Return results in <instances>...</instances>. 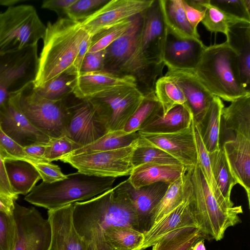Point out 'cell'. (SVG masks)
<instances>
[{
    "instance_id": "6f0895ef",
    "label": "cell",
    "mask_w": 250,
    "mask_h": 250,
    "mask_svg": "<svg viewBox=\"0 0 250 250\" xmlns=\"http://www.w3.org/2000/svg\"><path fill=\"white\" fill-rule=\"evenodd\" d=\"M17 197L11 196L0 191V211L13 215Z\"/></svg>"
},
{
    "instance_id": "b9f144b4",
    "label": "cell",
    "mask_w": 250,
    "mask_h": 250,
    "mask_svg": "<svg viewBox=\"0 0 250 250\" xmlns=\"http://www.w3.org/2000/svg\"><path fill=\"white\" fill-rule=\"evenodd\" d=\"M205 7V14L201 22L206 29L211 33H221L227 36L231 25L242 21L210 4L209 0L206 3Z\"/></svg>"
},
{
    "instance_id": "8fae6325",
    "label": "cell",
    "mask_w": 250,
    "mask_h": 250,
    "mask_svg": "<svg viewBox=\"0 0 250 250\" xmlns=\"http://www.w3.org/2000/svg\"><path fill=\"white\" fill-rule=\"evenodd\" d=\"M138 139L130 145L121 148L89 154L66 155L59 160L69 164L78 172L88 175L114 178L130 175L134 168L131 158Z\"/></svg>"
},
{
    "instance_id": "680465c9",
    "label": "cell",
    "mask_w": 250,
    "mask_h": 250,
    "mask_svg": "<svg viewBox=\"0 0 250 250\" xmlns=\"http://www.w3.org/2000/svg\"><path fill=\"white\" fill-rule=\"evenodd\" d=\"M89 250H110L102 234H93L87 241Z\"/></svg>"
},
{
    "instance_id": "c3c4849f",
    "label": "cell",
    "mask_w": 250,
    "mask_h": 250,
    "mask_svg": "<svg viewBox=\"0 0 250 250\" xmlns=\"http://www.w3.org/2000/svg\"><path fill=\"white\" fill-rule=\"evenodd\" d=\"M209 2L229 15L250 22V10L244 0H209Z\"/></svg>"
},
{
    "instance_id": "6da1fadb",
    "label": "cell",
    "mask_w": 250,
    "mask_h": 250,
    "mask_svg": "<svg viewBox=\"0 0 250 250\" xmlns=\"http://www.w3.org/2000/svg\"><path fill=\"white\" fill-rule=\"evenodd\" d=\"M143 14L133 17L129 28L105 49L104 70L132 77L144 95L154 91L156 81L163 76L165 64L148 61L143 53L140 39Z\"/></svg>"
},
{
    "instance_id": "d590c367",
    "label": "cell",
    "mask_w": 250,
    "mask_h": 250,
    "mask_svg": "<svg viewBox=\"0 0 250 250\" xmlns=\"http://www.w3.org/2000/svg\"><path fill=\"white\" fill-rule=\"evenodd\" d=\"M211 168L216 185L223 198L232 202L230 194L233 187L237 184L229 168L223 149L209 153Z\"/></svg>"
},
{
    "instance_id": "7bdbcfd3",
    "label": "cell",
    "mask_w": 250,
    "mask_h": 250,
    "mask_svg": "<svg viewBox=\"0 0 250 250\" xmlns=\"http://www.w3.org/2000/svg\"><path fill=\"white\" fill-rule=\"evenodd\" d=\"M132 18L103 29L92 35L88 52L105 49L129 28L131 25Z\"/></svg>"
},
{
    "instance_id": "484cf974",
    "label": "cell",
    "mask_w": 250,
    "mask_h": 250,
    "mask_svg": "<svg viewBox=\"0 0 250 250\" xmlns=\"http://www.w3.org/2000/svg\"><path fill=\"white\" fill-rule=\"evenodd\" d=\"M186 171L183 165L147 163L134 167L128 179L138 188L159 182L171 183Z\"/></svg>"
},
{
    "instance_id": "3957f363",
    "label": "cell",
    "mask_w": 250,
    "mask_h": 250,
    "mask_svg": "<svg viewBox=\"0 0 250 250\" xmlns=\"http://www.w3.org/2000/svg\"><path fill=\"white\" fill-rule=\"evenodd\" d=\"M72 217L76 231L85 241L92 234L102 233L113 226L128 227L140 231L131 203L115 188L90 200L74 203Z\"/></svg>"
},
{
    "instance_id": "30bf717a",
    "label": "cell",
    "mask_w": 250,
    "mask_h": 250,
    "mask_svg": "<svg viewBox=\"0 0 250 250\" xmlns=\"http://www.w3.org/2000/svg\"><path fill=\"white\" fill-rule=\"evenodd\" d=\"M144 96L136 85H123L107 89L85 99L92 104L110 131L124 129Z\"/></svg>"
},
{
    "instance_id": "836d02e7",
    "label": "cell",
    "mask_w": 250,
    "mask_h": 250,
    "mask_svg": "<svg viewBox=\"0 0 250 250\" xmlns=\"http://www.w3.org/2000/svg\"><path fill=\"white\" fill-rule=\"evenodd\" d=\"M202 239H205L199 228H183L164 236L152 246V250H188Z\"/></svg>"
},
{
    "instance_id": "e7e4bbea",
    "label": "cell",
    "mask_w": 250,
    "mask_h": 250,
    "mask_svg": "<svg viewBox=\"0 0 250 250\" xmlns=\"http://www.w3.org/2000/svg\"><path fill=\"white\" fill-rule=\"evenodd\" d=\"M0 23H1V13H0Z\"/></svg>"
},
{
    "instance_id": "ee69618b",
    "label": "cell",
    "mask_w": 250,
    "mask_h": 250,
    "mask_svg": "<svg viewBox=\"0 0 250 250\" xmlns=\"http://www.w3.org/2000/svg\"><path fill=\"white\" fill-rule=\"evenodd\" d=\"M81 147V146L66 135L52 138L47 144L44 159L48 162L59 160L61 157L70 153Z\"/></svg>"
},
{
    "instance_id": "7402d4cb",
    "label": "cell",
    "mask_w": 250,
    "mask_h": 250,
    "mask_svg": "<svg viewBox=\"0 0 250 250\" xmlns=\"http://www.w3.org/2000/svg\"><path fill=\"white\" fill-rule=\"evenodd\" d=\"M226 141L223 149L230 171L237 184L245 189L250 206V137L235 133Z\"/></svg>"
},
{
    "instance_id": "d6986e66",
    "label": "cell",
    "mask_w": 250,
    "mask_h": 250,
    "mask_svg": "<svg viewBox=\"0 0 250 250\" xmlns=\"http://www.w3.org/2000/svg\"><path fill=\"white\" fill-rule=\"evenodd\" d=\"M0 126L22 147L35 143H48L51 139L30 123L11 98L0 107Z\"/></svg>"
},
{
    "instance_id": "83f0119b",
    "label": "cell",
    "mask_w": 250,
    "mask_h": 250,
    "mask_svg": "<svg viewBox=\"0 0 250 250\" xmlns=\"http://www.w3.org/2000/svg\"><path fill=\"white\" fill-rule=\"evenodd\" d=\"M167 31L182 39H200L197 31L189 23L182 0H159Z\"/></svg>"
},
{
    "instance_id": "9f6ffc18",
    "label": "cell",
    "mask_w": 250,
    "mask_h": 250,
    "mask_svg": "<svg viewBox=\"0 0 250 250\" xmlns=\"http://www.w3.org/2000/svg\"><path fill=\"white\" fill-rule=\"evenodd\" d=\"M91 37L89 34L88 35L83 41L80 46L73 68L74 72L77 75L80 72L83 61L86 54L88 52L90 43Z\"/></svg>"
},
{
    "instance_id": "7dc6e473",
    "label": "cell",
    "mask_w": 250,
    "mask_h": 250,
    "mask_svg": "<svg viewBox=\"0 0 250 250\" xmlns=\"http://www.w3.org/2000/svg\"><path fill=\"white\" fill-rule=\"evenodd\" d=\"M17 237L13 215L0 211V250H14Z\"/></svg>"
},
{
    "instance_id": "5bb4252c",
    "label": "cell",
    "mask_w": 250,
    "mask_h": 250,
    "mask_svg": "<svg viewBox=\"0 0 250 250\" xmlns=\"http://www.w3.org/2000/svg\"><path fill=\"white\" fill-rule=\"evenodd\" d=\"M138 132L139 142L165 151L177 160L187 170L197 165L192 120L189 127L176 132L154 134Z\"/></svg>"
},
{
    "instance_id": "60d3db41",
    "label": "cell",
    "mask_w": 250,
    "mask_h": 250,
    "mask_svg": "<svg viewBox=\"0 0 250 250\" xmlns=\"http://www.w3.org/2000/svg\"><path fill=\"white\" fill-rule=\"evenodd\" d=\"M131 163L134 167L154 163L165 165H182L175 158L157 147L139 142L132 153Z\"/></svg>"
},
{
    "instance_id": "ffe728a7",
    "label": "cell",
    "mask_w": 250,
    "mask_h": 250,
    "mask_svg": "<svg viewBox=\"0 0 250 250\" xmlns=\"http://www.w3.org/2000/svg\"><path fill=\"white\" fill-rule=\"evenodd\" d=\"M73 204L48 210L51 240L48 250H89L88 244L77 232L73 221Z\"/></svg>"
},
{
    "instance_id": "ba28073f",
    "label": "cell",
    "mask_w": 250,
    "mask_h": 250,
    "mask_svg": "<svg viewBox=\"0 0 250 250\" xmlns=\"http://www.w3.org/2000/svg\"><path fill=\"white\" fill-rule=\"evenodd\" d=\"M45 31L46 26L34 6L20 4L8 7L1 13L0 53L38 45Z\"/></svg>"
},
{
    "instance_id": "ac0fdd59",
    "label": "cell",
    "mask_w": 250,
    "mask_h": 250,
    "mask_svg": "<svg viewBox=\"0 0 250 250\" xmlns=\"http://www.w3.org/2000/svg\"><path fill=\"white\" fill-rule=\"evenodd\" d=\"M165 76L179 87L193 120L199 124L214 96L201 83L193 70L168 69Z\"/></svg>"
},
{
    "instance_id": "681fc988",
    "label": "cell",
    "mask_w": 250,
    "mask_h": 250,
    "mask_svg": "<svg viewBox=\"0 0 250 250\" xmlns=\"http://www.w3.org/2000/svg\"><path fill=\"white\" fill-rule=\"evenodd\" d=\"M39 173L42 182L51 183L63 180L67 177L57 165L48 162H39L32 164Z\"/></svg>"
},
{
    "instance_id": "5b68a950",
    "label": "cell",
    "mask_w": 250,
    "mask_h": 250,
    "mask_svg": "<svg viewBox=\"0 0 250 250\" xmlns=\"http://www.w3.org/2000/svg\"><path fill=\"white\" fill-rule=\"evenodd\" d=\"M193 71L214 96L224 101L250 94L241 83L237 54L226 41L207 46Z\"/></svg>"
},
{
    "instance_id": "e0dca14e",
    "label": "cell",
    "mask_w": 250,
    "mask_h": 250,
    "mask_svg": "<svg viewBox=\"0 0 250 250\" xmlns=\"http://www.w3.org/2000/svg\"><path fill=\"white\" fill-rule=\"evenodd\" d=\"M167 35L159 0H153L144 12L141 33V45L146 58L149 62L163 63V55Z\"/></svg>"
},
{
    "instance_id": "e575fe53",
    "label": "cell",
    "mask_w": 250,
    "mask_h": 250,
    "mask_svg": "<svg viewBox=\"0 0 250 250\" xmlns=\"http://www.w3.org/2000/svg\"><path fill=\"white\" fill-rule=\"evenodd\" d=\"M161 114H163L162 106L154 91L144 95L142 102L123 130L126 133L138 132L147 123Z\"/></svg>"
},
{
    "instance_id": "6125c7cd",
    "label": "cell",
    "mask_w": 250,
    "mask_h": 250,
    "mask_svg": "<svg viewBox=\"0 0 250 250\" xmlns=\"http://www.w3.org/2000/svg\"><path fill=\"white\" fill-rule=\"evenodd\" d=\"M204 239L197 241L193 246L192 250H206Z\"/></svg>"
},
{
    "instance_id": "8992f818",
    "label": "cell",
    "mask_w": 250,
    "mask_h": 250,
    "mask_svg": "<svg viewBox=\"0 0 250 250\" xmlns=\"http://www.w3.org/2000/svg\"><path fill=\"white\" fill-rule=\"evenodd\" d=\"M114 177L88 175L77 171L53 183L42 182L26 195L28 203L48 210L90 200L113 188Z\"/></svg>"
},
{
    "instance_id": "816d5d0a",
    "label": "cell",
    "mask_w": 250,
    "mask_h": 250,
    "mask_svg": "<svg viewBox=\"0 0 250 250\" xmlns=\"http://www.w3.org/2000/svg\"><path fill=\"white\" fill-rule=\"evenodd\" d=\"M76 0H45L42 4V8L48 9L56 12L59 18L66 15L67 9L73 4Z\"/></svg>"
},
{
    "instance_id": "f35d334b",
    "label": "cell",
    "mask_w": 250,
    "mask_h": 250,
    "mask_svg": "<svg viewBox=\"0 0 250 250\" xmlns=\"http://www.w3.org/2000/svg\"><path fill=\"white\" fill-rule=\"evenodd\" d=\"M192 126L197 149V164L208 188L221 204L228 207H233L234 206L233 203L228 202L223 198L216 185L211 170L209 153L202 140L199 127L193 119Z\"/></svg>"
},
{
    "instance_id": "44dd1931",
    "label": "cell",
    "mask_w": 250,
    "mask_h": 250,
    "mask_svg": "<svg viewBox=\"0 0 250 250\" xmlns=\"http://www.w3.org/2000/svg\"><path fill=\"white\" fill-rule=\"evenodd\" d=\"M206 47L200 39L179 38L167 31L163 62L168 69L193 70Z\"/></svg>"
},
{
    "instance_id": "7a4b0ae2",
    "label": "cell",
    "mask_w": 250,
    "mask_h": 250,
    "mask_svg": "<svg viewBox=\"0 0 250 250\" xmlns=\"http://www.w3.org/2000/svg\"><path fill=\"white\" fill-rule=\"evenodd\" d=\"M88 35L81 21L62 17L55 22H48L39 57L35 86H40L62 73H74L76 58L82 42Z\"/></svg>"
},
{
    "instance_id": "be15d7a7",
    "label": "cell",
    "mask_w": 250,
    "mask_h": 250,
    "mask_svg": "<svg viewBox=\"0 0 250 250\" xmlns=\"http://www.w3.org/2000/svg\"><path fill=\"white\" fill-rule=\"evenodd\" d=\"M246 5L248 9L250 10V0H244Z\"/></svg>"
},
{
    "instance_id": "603a6c76",
    "label": "cell",
    "mask_w": 250,
    "mask_h": 250,
    "mask_svg": "<svg viewBox=\"0 0 250 250\" xmlns=\"http://www.w3.org/2000/svg\"><path fill=\"white\" fill-rule=\"evenodd\" d=\"M187 175V188L185 199L178 206L155 223L144 234L142 243L138 250H144L152 247L164 236L175 230L186 227L198 228L189 207L188 177Z\"/></svg>"
},
{
    "instance_id": "9a60e30c",
    "label": "cell",
    "mask_w": 250,
    "mask_h": 250,
    "mask_svg": "<svg viewBox=\"0 0 250 250\" xmlns=\"http://www.w3.org/2000/svg\"><path fill=\"white\" fill-rule=\"evenodd\" d=\"M170 184L159 182L135 188L127 179L114 187L130 201L137 216L139 230L143 234L152 227L156 208Z\"/></svg>"
},
{
    "instance_id": "277c9868",
    "label": "cell",
    "mask_w": 250,
    "mask_h": 250,
    "mask_svg": "<svg viewBox=\"0 0 250 250\" xmlns=\"http://www.w3.org/2000/svg\"><path fill=\"white\" fill-rule=\"evenodd\" d=\"M188 203L191 213L205 239L219 241L225 231L241 222V206L230 208L221 204L210 190L198 164L187 170Z\"/></svg>"
},
{
    "instance_id": "1f68e13d",
    "label": "cell",
    "mask_w": 250,
    "mask_h": 250,
    "mask_svg": "<svg viewBox=\"0 0 250 250\" xmlns=\"http://www.w3.org/2000/svg\"><path fill=\"white\" fill-rule=\"evenodd\" d=\"M138 137V132L126 133L123 129L110 131L94 142L67 155L89 154L117 149L130 145Z\"/></svg>"
},
{
    "instance_id": "7c38bea8",
    "label": "cell",
    "mask_w": 250,
    "mask_h": 250,
    "mask_svg": "<svg viewBox=\"0 0 250 250\" xmlns=\"http://www.w3.org/2000/svg\"><path fill=\"white\" fill-rule=\"evenodd\" d=\"M68 117L65 135L82 146L89 145L109 130L90 102L73 94L65 99Z\"/></svg>"
},
{
    "instance_id": "03108f58",
    "label": "cell",
    "mask_w": 250,
    "mask_h": 250,
    "mask_svg": "<svg viewBox=\"0 0 250 250\" xmlns=\"http://www.w3.org/2000/svg\"><path fill=\"white\" fill-rule=\"evenodd\" d=\"M188 250H192V247L190 248Z\"/></svg>"
},
{
    "instance_id": "d4e9b609",
    "label": "cell",
    "mask_w": 250,
    "mask_h": 250,
    "mask_svg": "<svg viewBox=\"0 0 250 250\" xmlns=\"http://www.w3.org/2000/svg\"><path fill=\"white\" fill-rule=\"evenodd\" d=\"M226 37L238 57L242 85L250 92V22L242 21L231 25Z\"/></svg>"
},
{
    "instance_id": "bcb514c9",
    "label": "cell",
    "mask_w": 250,
    "mask_h": 250,
    "mask_svg": "<svg viewBox=\"0 0 250 250\" xmlns=\"http://www.w3.org/2000/svg\"><path fill=\"white\" fill-rule=\"evenodd\" d=\"M109 0H76L66 10L67 18L82 21L89 17Z\"/></svg>"
},
{
    "instance_id": "74e56055",
    "label": "cell",
    "mask_w": 250,
    "mask_h": 250,
    "mask_svg": "<svg viewBox=\"0 0 250 250\" xmlns=\"http://www.w3.org/2000/svg\"><path fill=\"white\" fill-rule=\"evenodd\" d=\"M187 188L186 171L178 179L169 185L156 208L152 226L183 202L186 197Z\"/></svg>"
},
{
    "instance_id": "f6af8a7d",
    "label": "cell",
    "mask_w": 250,
    "mask_h": 250,
    "mask_svg": "<svg viewBox=\"0 0 250 250\" xmlns=\"http://www.w3.org/2000/svg\"><path fill=\"white\" fill-rule=\"evenodd\" d=\"M0 155L2 159L18 160L28 162L31 164L39 161L28 155L22 146L5 134L0 126Z\"/></svg>"
},
{
    "instance_id": "2e32d148",
    "label": "cell",
    "mask_w": 250,
    "mask_h": 250,
    "mask_svg": "<svg viewBox=\"0 0 250 250\" xmlns=\"http://www.w3.org/2000/svg\"><path fill=\"white\" fill-rule=\"evenodd\" d=\"M153 0H111L81 21L92 36L100 30L144 12Z\"/></svg>"
},
{
    "instance_id": "cb8c5ba5",
    "label": "cell",
    "mask_w": 250,
    "mask_h": 250,
    "mask_svg": "<svg viewBox=\"0 0 250 250\" xmlns=\"http://www.w3.org/2000/svg\"><path fill=\"white\" fill-rule=\"evenodd\" d=\"M123 85L137 84L132 77L116 75L105 70L80 73L76 77L73 94L79 99H87L107 89Z\"/></svg>"
},
{
    "instance_id": "f907efd6",
    "label": "cell",
    "mask_w": 250,
    "mask_h": 250,
    "mask_svg": "<svg viewBox=\"0 0 250 250\" xmlns=\"http://www.w3.org/2000/svg\"><path fill=\"white\" fill-rule=\"evenodd\" d=\"M105 49L87 52L82 62L80 73H90L104 70Z\"/></svg>"
},
{
    "instance_id": "4dcf8cb0",
    "label": "cell",
    "mask_w": 250,
    "mask_h": 250,
    "mask_svg": "<svg viewBox=\"0 0 250 250\" xmlns=\"http://www.w3.org/2000/svg\"><path fill=\"white\" fill-rule=\"evenodd\" d=\"M221 120L226 130L250 137V94L231 102L222 111Z\"/></svg>"
},
{
    "instance_id": "4fadbf2b",
    "label": "cell",
    "mask_w": 250,
    "mask_h": 250,
    "mask_svg": "<svg viewBox=\"0 0 250 250\" xmlns=\"http://www.w3.org/2000/svg\"><path fill=\"white\" fill-rule=\"evenodd\" d=\"M13 216L17 227V240L14 250H48L51 229L34 207L26 208L15 203Z\"/></svg>"
},
{
    "instance_id": "f5cc1de1",
    "label": "cell",
    "mask_w": 250,
    "mask_h": 250,
    "mask_svg": "<svg viewBox=\"0 0 250 250\" xmlns=\"http://www.w3.org/2000/svg\"><path fill=\"white\" fill-rule=\"evenodd\" d=\"M182 0L187 18L193 28L197 31V26L205 16V9H196L188 5L185 0Z\"/></svg>"
},
{
    "instance_id": "52a82bcc",
    "label": "cell",
    "mask_w": 250,
    "mask_h": 250,
    "mask_svg": "<svg viewBox=\"0 0 250 250\" xmlns=\"http://www.w3.org/2000/svg\"><path fill=\"white\" fill-rule=\"evenodd\" d=\"M11 98L30 123L50 139L65 135L68 117L65 99L54 101L42 97L34 82Z\"/></svg>"
},
{
    "instance_id": "d6a6232c",
    "label": "cell",
    "mask_w": 250,
    "mask_h": 250,
    "mask_svg": "<svg viewBox=\"0 0 250 250\" xmlns=\"http://www.w3.org/2000/svg\"><path fill=\"white\" fill-rule=\"evenodd\" d=\"M104 240L110 250H138L144 234L125 226H113L103 232Z\"/></svg>"
},
{
    "instance_id": "11a10c76",
    "label": "cell",
    "mask_w": 250,
    "mask_h": 250,
    "mask_svg": "<svg viewBox=\"0 0 250 250\" xmlns=\"http://www.w3.org/2000/svg\"><path fill=\"white\" fill-rule=\"evenodd\" d=\"M0 191L8 195L18 198L12 189L7 174L4 161L0 155Z\"/></svg>"
},
{
    "instance_id": "f1b7e54d",
    "label": "cell",
    "mask_w": 250,
    "mask_h": 250,
    "mask_svg": "<svg viewBox=\"0 0 250 250\" xmlns=\"http://www.w3.org/2000/svg\"><path fill=\"white\" fill-rule=\"evenodd\" d=\"M4 163L9 183L16 195H26L41 179L36 168L28 162L7 160Z\"/></svg>"
},
{
    "instance_id": "94428289",
    "label": "cell",
    "mask_w": 250,
    "mask_h": 250,
    "mask_svg": "<svg viewBox=\"0 0 250 250\" xmlns=\"http://www.w3.org/2000/svg\"><path fill=\"white\" fill-rule=\"evenodd\" d=\"M20 0H0V5L8 6V7L16 5V4L22 2Z\"/></svg>"
},
{
    "instance_id": "4316f807",
    "label": "cell",
    "mask_w": 250,
    "mask_h": 250,
    "mask_svg": "<svg viewBox=\"0 0 250 250\" xmlns=\"http://www.w3.org/2000/svg\"><path fill=\"white\" fill-rule=\"evenodd\" d=\"M192 117L185 106L177 105L166 114H159L144 125L139 131L146 133L165 134L178 132L189 127Z\"/></svg>"
},
{
    "instance_id": "db71d44e",
    "label": "cell",
    "mask_w": 250,
    "mask_h": 250,
    "mask_svg": "<svg viewBox=\"0 0 250 250\" xmlns=\"http://www.w3.org/2000/svg\"><path fill=\"white\" fill-rule=\"evenodd\" d=\"M48 143H35L23 147L25 152L30 157L39 161L47 162L44 154Z\"/></svg>"
},
{
    "instance_id": "9c48e42d",
    "label": "cell",
    "mask_w": 250,
    "mask_h": 250,
    "mask_svg": "<svg viewBox=\"0 0 250 250\" xmlns=\"http://www.w3.org/2000/svg\"><path fill=\"white\" fill-rule=\"evenodd\" d=\"M38 61V45L0 53V107L34 82Z\"/></svg>"
},
{
    "instance_id": "91938a15",
    "label": "cell",
    "mask_w": 250,
    "mask_h": 250,
    "mask_svg": "<svg viewBox=\"0 0 250 250\" xmlns=\"http://www.w3.org/2000/svg\"><path fill=\"white\" fill-rule=\"evenodd\" d=\"M186 2L191 7L199 10L205 9V5L208 0H185Z\"/></svg>"
},
{
    "instance_id": "8d00e7d4",
    "label": "cell",
    "mask_w": 250,
    "mask_h": 250,
    "mask_svg": "<svg viewBox=\"0 0 250 250\" xmlns=\"http://www.w3.org/2000/svg\"><path fill=\"white\" fill-rule=\"evenodd\" d=\"M77 75L72 72L62 74L42 85L36 87L42 97L54 101H62L73 94Z\"/></svg>"
},
{
    "instance_id": "ab89813d",
    "label": "cell",
    "mask_w": 250,
    "mask_h": 250,
    "mask_svg": "<svg viewBox=\"0 0 250 250\" xmlns=\"http://www.w3.org/2000/svg\"><path fill=\"white\" fill-rule=\"evenodd\" d=\"M154 92L162 105L163 115L166 114L177 105H182L187 108L186 100L179 87L165 75L156 81Z\"/></svg>"
},
{
    "instance_id": "f546056e",
    "label": "cell",
    "mask_w": 250,
    "mask_h": 250,
    "mask_svg": "<svg viewBox=\"0 0 250 250\" xmlns=\"http://www.w3.org/2000/svg\"><path fill=\"white\" fill-rule=\"evenodd\" d=\"M224 107L222 100L214 96L202 121L198 124L196 123L208 153L220 148L219 139L221 114Z\"/></svg>"
}]
</instances>
